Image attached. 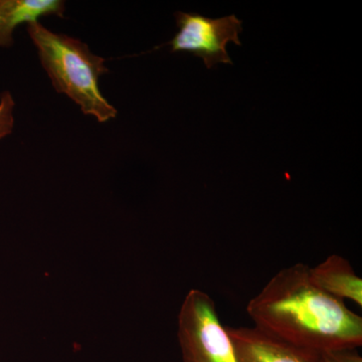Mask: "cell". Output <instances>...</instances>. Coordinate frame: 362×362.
Masks as SVG:
<instances>
[{
  "mask_svg": "<svg viewBox=\"0 0 362 362\" xmlns=\"http://www.w3.org/2000/svg\"><path fill=\"white\" fill-rule=\"evenodd\" d=\"M302 263L279 271L250 300L255 327L298 349H358L362 318L311 279Z\"/></svg>",
  "mask_w": 362,
  "mask_h": 362,
  "instance_id": "6da1fadb",
  "label": "cell"
},
{
  "mask_svg": "<svg viewBox=\"0 0 362 362\" xmlns=\"http://www.w3.org/2000/svg\"><path fill=\"white\" fill-rule=\"evenodd\" d=\"M26 28L57 93L70 98L85 115L95 117L98 122L115 119V107L100 90V78L109 73L105 59L93 54L80 40L52 32L39 21L28 23Z\"/></svg>",
  "mask_w": 362,
  "mask_h": 362,
  "instance_id": "7a4b0ae2",
  "label": "cell"
},
{
  "mask_svg": "<svg viewBox=\"0 0 362 362\" xmlns=\"http://www.w3.org/2000/svg\"><path fill=\"white\" fill-rule=\"evenodd\" d=\"M178 341L183 362H238L216 303L202 290H190L183 301L178 315Z\"/></svg>",
  "mask_w": 362,
  "mask_h": 362,
  "instance_id": "3957f363",
  "label": "cell"
},
{
  "mask_svg": "<svg viewBox=\"0 0 362 362\" xmlns=\"http://www.w3.org/2000/svg\"><path fill=\"white\" fill-rule=\"evenodd\" d=\"M178 32L168 42L171 52H189L204 59L207 69L216 64H230L232 59L226 51V45L232 42L240 45L239 35L242 33V21L235 14L221 18H209L197 13H175Z\"/></svg>",
  "mask_w": 362,
  "mask_h": 362,
  "instance_id": "277c9868",
  "label": "cell"
},
{
  "mask_svg": "<svg viewBox=\"0 0 362 362\" xmlns=\"http://www.w3.org/2000/svg\"><path fill=\"white\" fill-rule=\"evenodd\" d=\"M226 327L238 362H310L306 350L286 344L256 327Z\"/></svg>",
  "mask_w": 362,
  "mask_h": 362,
  "instance_id": "5b68a950",
  "label": "cell"
},
{
  "mask_svg": "<svg viewBox=\"0 0 362 362\" xmlns=\"http://www.w3.org/2000/svg\"><path fill=\"white\" fill-rule=\"evenodd\" d=\"M63 0H0V47L13 45V32L23 23H37L42 16L65 18Z\"/></svg>",
  "mask_w": 362,
  "mask_h": 362,
  "instance_id": "8992f818",
  "label": "cell"
},
{
  "mask_svg": "<svg viewBox=\"0 0 362 362\" xmlns=\"http://www.w3.org/2000/svg\"><path fill=\"white\" fill-rule=\"evenodd\" d=\"M309 272L313 282L331 296L362 306V280L346 259L331 255Z\"/></svg>",
  "mask_w": 362,
  "mask_h": 362,
  "instance_id": "52a82bcc",
  "label": "cell"
},
{
  "mask_svg": "<svg viewBox=\"0 0 362 362\" xmlns=\"http://www.w3.org/2000/svg\"><path fill=\"white\" fill-rule=\"evenodd\" d=\"M310 362H362L357 349L306 350Z\"/></svg>",
  "mask_w": 362,
  "mask_h": 362,
  "instance_id": "ba28073f",
  "label": "cell"
},
{
  "mask_svg": "<svg viewBox=\"0 0 362 362\" xmlns=\"http://www.w3.org/2000/svg\"><path fill=\"white\" fill-rule=\"evenodd\" d=\"M14 107L16 102L11 93L8 90L0 93V140L13 133Z\"/></svg>",
  "mask_w": 362,
  "mask_h": 362,
  "instance_id": "9c48e42d",
  "label": "cell"
}]
</instances>
